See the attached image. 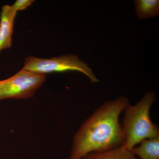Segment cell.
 Returning a JSON list of instances; mask_svg holds the SVG:
<instances>
[{
	"label": "cell",
	"mask_w": 159,
	"mask_h": 159,
	"mask_svg": "<svg viewBox=\"0 0 159 159\" xmlns=\"http://www.w3.org/2000/svg\"><path fill=\"white\" fill-rule=\"evenodd\" d=\"M129 103L127 98L121 97L97 109L75 134L70 159H82L88 154L124 145L125 135L119 117Z\"/></svg>",
	"instance_id": "cell-1"
},
{
	"label": "cell",
	"mask_w": 159,
	"mask_h": 159,
	"mask_svg": "<svg viewBox=\"0 0 159 159\" xmlns=\"http://www.w3.org/2000/svg\"><path fill=\"white\" fill-rule=\"evenodd\" d=\"M155 98L153 92H148L135 105L129 103L124 109L122 126L125 137L123 146L126 149L131 151L143 140L159 136L158 127L152 122L149 115Z\"/></svg>",
	"instance_id": "cell-2"
},
{
	"label": "cell",
	"mask_w": 159,
	"mask_h": 159,
	"mask_svg": "<svg viewBox=\"0 0 159 159\" xmlns=\"http://www.w3.org/2000/svg\"><path fill=\"white\" fill-rule=\"evenodd\" d=\"M23 68L42 75L68 71H79L85 74L92 82L99 81L87 64L75 54H66L50 58L29 56L25 59Z\"/></svg>",
	"instance_id": "cell-3"
},
{
	"label": "cell",
	"mask_w": 159,
	"mask_h": 159,
	"mask_svg": "<svg viewBox=\"0 0 159 159\" xmlns=\"http://www.w3.org/2000/svg\"><path fill=\"white\" fill-rule=\"evenodd\" d=\"M46 79L45 75L23 68L8 79L0 80V100L31 98Z\"/></svg>",
	"instance_id": "cell-4"
},
{
	"label": "cell",
	"mask_w": 159,
	"mask_h": 159,
	"mask_svg": "<svg viewBox=\"0 0 159 159\" xmlns=\"http://www.w3.org/2000/svg\"><path fill=\"white\" fill-rule=\"evenodd\" d=\"M17 12L11 9V6H2L0 13V53L11 48L15 20Z\"/></svg>",
	"instance_id": "cell-5"
},
{
	"label": "cell",
	"mask_w": 159,
	"mask_h": 159,
	"mask_svg": "<svg viewBox=\"0 0 159 159\" xmlns=\"http://www.w3.org/2000/svg\"><path fill=\"white\" fill-rule=\"evenodd\" d=\"M131 151L139 159H159V136L143 140Z\"/></svg>",
	"instance_id": "cell-6"
},
{
	"label": "cell",
	"mask_w": 159,
	"mask_h": 159,
	"mask_svg": "<svg viewBox=\"0 0 159 159\" xmlns=\"http://www.w3.org/2000/svg\"><path fill=\"white\" fill-rule=\"evenodd\" d=\"M82 159H139L123 145L105 152H92Z\"/></svg>",
	"instance_id": "cell-7"
},
{
	"label": "cell",
	"mask_w": 159,
	"mask_h": 159,
	"mask_svg": "<svg viewBox=\"0 0 159 159\" xmlns=\"http://www.w3.org/2000/svg\"><path fill=\"white\" fill-rule=\"evenodd\" d=\"M134 2L136 12L139 18H149L158 15L159 0H137Z\"/></svg>",
	"instance_id": "cell-8"
},
{
	"label": "cell",
	"mask_w": 159,
	"mask_h": 159,
	"mask_svg": "<svg viewBox=\"0 0 159 159\" xmlns=\"http://www.w3.org/2000/svg\"><path fill=\"white\" fill-rule=\"evenodd\" d=\"M34 1L33 0H17L11 6V9L15 12L25 10L31 6Z\"/></svg>",
	"instance_id": "cell-9"
}]
</instances>
